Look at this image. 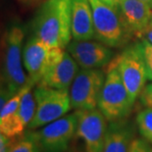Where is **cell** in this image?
I'll return each instance as SVG.
<instances>
[{"label": "cell", "instance_id": "cell-1", "mask_svg": "<svg viewBox=\"0 0 152 152\" xmlns=\"http://www.w3.org/2000/svg\"><path fill=\"white\" fill-rule=\"evenodd\" d=\"M31 33L50 47L65 49L73 38L71 0H45L31 22Z\"/></svg>", "mask_w": 152, "mask_h": 152}, {"label": "cell", "instance_id": "cell-2", "mask_svg": "<svg viewBox=\"0 0 152 152\" xmlns=\"http://www.w3.org/2000/svg\"><path fill=\"white\" fill-rule=\"evenodd\" d=\"M24 39V27L18 23L11 24L5 31L0 50V80L14 93L33 83L23 62Z\"/></svg>", "mask_w": 152, "mask_h": 152}, {"label": "cell", "instance_id": "cell-3", "mask_svg": "<svg viewBox=\"0 0 152 152\" xmlns=\"http://www.w3.org/2000/svg\"><path fill=\"white\" fill-rule=\"evenodd\" d=\"M92 9L94 37L109 47H119L128 40L130 31L119 7L108 5L101 0H89Z\"/></svg>", "mask_w": 152, "mask_h": 152}, {"label": "cell", "instance_id": "cell-4", "mask_svg": "<svg viewBox=\"0 0 152 152\" xmlns=\"http://www.w3.org/2000/svg\"><path fill=\"white\" fill-rule=\"evenodd\" d=\"M134 104L117 68L109 64L99 95L98 109L108 122H112L127 118Z\"/></svg>", "mask_w": 152, "mask_h": 152}, {"label": "cell", "instance_id": "cell-5", "mask_svg": "<svg viewBox=\"0 0 152 152\" xmlns=\"http://www.w3.org/2000/svg\"><path fill=\"white\" fill-rule=\"evenodd\" d=\"M34 93L37 107L34 119L28 127L30 130L43 127L65 116L72 109L69 89L37 86Z\"/></svg>", "mask_w": 152, "mask_h": 152}, {"label": "cell", "instance_id": "cell-6", "mask_svg": "<svg viewBox=\"0 0 152 152\" xmlns=\"http://www.w3.org/2000/svg\"><path fill=\"white\" fill-rule=\"evenodd\" d=\"M109 64L117 68L123 83L134 103L137 98L140 97L147 80L140 43L129 45Z\"/></svg>", "mask_w": 152, "mask_h": 152}, {"label": "cell", "instance_id": "cell-7", "mask_svg": "<svg viewBox=\"0 0 152 152\" xmlns=\"http://www.w3.org/2000/svg\"><path fill=\"white\" fill-rule=\"evenodd\" d=\"M105 74L99 69H80L69 88L72 108L90 110L97 107Z\"/></svg>", "mask_w": 152, "mask_h": 152}, {"label": "cell", "instance_id": "cell-8", "mask_svg": "<svg viewBox=\"0 0 152 152\" xmlns=\"http://www.w3.org/2000/svg\"><path fill=\"white\" fill-rule=\"evenodd\" d=\"M79 115L77 111L65 115L41 127L35 132L42 152H66L75 137Z\"/></svg>", "mask_w": 152, "mask_h": 152}, {"label": "cell", "instance_id": "cell-9", "mask_svg": "<svg viewBox=\"0 0 152 152\" xmlns=\"http://www.w3.org/2000/svg\"><path fill=\"white\" fill-rule=\"evenodd\" d=\"M77 111L79 123L75 137L83 142L82 152H103L107 119L96 108Z\"/></svg>", "mask_w": 152, "mask_h": 152}, {"label": "cell", "instance_id": "cell-10", "mask_svg": "<svg viewBox=\"0 0 152 152\" xmlns=\"http://www.w3.org/2000/svg\"><path fill=\"white\" fill-rule=\"evenodd\" d=\"M79 68L68 51L63 48L52 47L49 63L37 86H44L56 89H69L79 72Z\"/></svg>", "mask_w": 152, "mask_h": 152}, {"label": "cell", "instance_id": "cell-11", "mask_svg": "<svg viewBox=\"0 0 152 152\" xmlns=\"http://www.w3.org/2000/svg\"><path fill=\"white\" fill-rule=\"evenodd\" d=\"M66 49L82 69H99L109 65L113 57L111 47L91 39H73Z\"/></svg>", "mask_w": 152, "mask_h": 152}, {"label": "cell", "instance_id": "cell-12", "mask_svg": "<svg viewBox=\"0 0 152 152\" xmlns=\"http://www.w3.org/2000/svg\"><path fill=\"white\" fill-rule=\"evenodd\" d=\"M52 47L31 34L24 44L23 62L30 80L35 86L39 83L49 63Z\"/></svg>", "mask_w": 152, "mask_h": 152}, {"label": "cell", "instance_id": "cell-13", "mask_svg": "<svg viewBox=\"0 0 152 152\" xmlns=\"http://www.w3.org/2000/svg\"><path fill=\"white\" fill-rule=\"evenodd\" d=\"M31 86L35 85L31 83L24 88L19 90L17 93H15L0 112V132L12 140H15L24 134L25 130L27 129L21 119L19 107L25 91Z\"/></svg>", "mask_w": 152, "mask_h": 152}, {"label": "cell", "instance_id": "cell-14", "mask_svg": "<svg viewBox=\"0 0 152 152\" xmlns=\"http://www.w3.org/2000/svg\"><path fill=\"white\" fill-rule=\"evenodd\" d=\"M119 9L130 34L138 37L150 26L152 8L146 3L140 0H121Z\"/></svg>", "mask_w": 152, "mask_h": 152}, {"label": "cell", "instance_id": "cell-15", "mask_svg": "<svg viewBox=\"0 0 152 152\" xmlns=\"http://www.w3.org/2000/svg\"><path fill=\"white\" fill-rule=\"evenodd\" d=\"M135 126L127 119L109 122L103 152H129L135 138Z\"/></svg>", "mask_w": 152, "mask_h": 152}, {"label": "cell", "instance_id": "cell-16", "mask_svg": "<svg viewBox=\"0 0 152 152\" xmlns=\"http://www.w3.org/2000/svg\"><path fill=\"white\" fill-rule=\"evenodd\" d=\"M72 2V37L75 40H88L94 37L92 9L89 0Z\"/></svg>", "mask_w": 152, "mask_h": 152}, {"label": "cell", "instance_id": "cell-17", "mask_svg": "<svg viewBox=\"0 0 152 152\" xmlns=\"http://www.w3.org/2000/svg\"><path fill=\"white\" fill-rule=\"evenodd\" d=\"M7 152H42L34 132H28L14 140Z\"/></svg>", "mask_w": 152, "mask_h": 152}, {"label": "cell", "instance_id": "cell-18", "mask_svg": "<svg viewBox=\"0 0 152 152\" xmlns=\"http://www.w3.org/2000/svg\"><path fill=\"white\" fill-rule=\"evenodd\" d=\"M137 127L141 137L152 145V108L146 107L138 113Z\"/></svg>", "mask_w": 152, "mask_h": 152}, {"label": "cell", "instance_id": "cell-19", "mask_svg": "<svg viewBox=\"0 0 152 152\" xmlns=\"http://www.w3.org/2000/svg\"><path fill=\"white\" fill-rule=\"evenodd\" d=\"M140 47L146 70L147 80L152 82V44L145 39H140Z\"/></svg>", "mask_w": 152, "mask_h": 152}, {"label": "cell", "instance_id": "cell-20", "mask_svg": "<svg viewBox=\"0 0 152 152\" xmlns=\"http://www.w3.org/2000/svg\"><path fill=\"white\" fill-rule=\"evenodd\" d=\"M129 152H152V146L142 137H135L132 142Z\"/></svg>", "mask_w": 152, "mask_h": 152}, {"label": "cell", "instance_id": "cell-21", "mask_svg": "<svg viewBox=\"0 0 152 152\" xmlns=\"http://www.w3.org/2000/svg\"><path fill=\"white\" fill-rule=\"evenodd\" d=\"M15 93L5 85V83L2 80H0V112L5 106L8 100L10 99Z\"/></svg>", "mask_w": 152, "mask_h": 152}, {"label": "cell", "instance_id": "cell-22", "mask_svg": "<svg viewBox=\"0 0 152 152\" xmlns=\"http://www.w3.org/2000/svg\"><path fill=\"white\" fill-rule=\"evenodd\" d=\"M140 102L145 107L152 108V83L145 85L143 90L140 95Z\"/></svg>", "mask_w": 152, "mask_h": 152}, {"label": "cell", "instance_id": "cell-23", "mask_svg": "<svg viewBox=\"0 0 152 152\" xmlns=\"http://www.w3.org/2000/svg\"><path fill=\"white\" fill-rule=\"evenodd\" d=\"M14 140L9 138L0 132V152H7Z\"/></svg>", "mask_w": 152, "mask_h": 152}, {"label": "cell", "instance_id": "cell-24", "mask_svg": "<svg viewBox=\"0 0 152 152\" xmlns=\"http://www.w3.org/2000/svg\"><path fill=\"white\" fill-rule=\"evenodd\" d=\"M138 37H140V39L147 40L148 42H150L152 44V26H149V27H147L145 28V30L138 35Z\"/></svg>", "mask_w": 152, "mask_h": 152}, {"label": "cell", "instance_id": "cell-25", "mask_svg": "<svg viewBox=\"0 0 152 152\" xmlns=\"http://www.w3.org/2000/svg\"><path fill=\"white\" fill-rule=\"evenodd\" d=\"M101 1H102V2H104V3H106V4H108V5L115 6V7H119L121 0H101Z\"/></svg>", "mask_w": 152, "mask_h": 152}, {"label": "cell", "instance_id": "cell-26", "mask_svg": "<svg viewBox=\"0 0 152 152\" xmlns=\"http://www.w3.org/2000/svg\"><path fill=\"white\" fill-rule=\"evenodd\" d=\"M140 1L146 3V4H148V5H149L150 7L152 8V0H140Z\"/></svg>", "mask_w": 152, "mask_h": 152}, {"label": "cell", "instance_id": "cell-27", "mask_svg": "<svg viewBox=\"0 0 152 152\" xmlns=\"http://www.w3.org/2000/svg\"><path fill=\"white\" fill-rule=\"evenodd\" d=\"M24 2H34V1H37V0H22Z\"/></svg>", "mask_w": 152, "mask_h": 152}, {"label": "cell", "instance_id": "cell-28", "mask_svg": "<svg viewBox=\"0 0 152 152\" xmlns=\"http://www.w3.org/2000/svg\"><path fill=\"white\" fill-rule=\"evenodd\" d=\"M150 26H152V18H151V22H150Z\"/></svg>", "mask_w": 152, "mask_h": 152}]
</instances>
